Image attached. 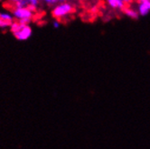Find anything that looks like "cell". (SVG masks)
<instances>
[{"label":"cell","mask_w":150,"mask_h":149,"mask_svg":"<svg viewBox=\"0 0 150 149\" xmlns=\"http://www.w3.org/2000/svg\"><path fill=\"white\" fill-rule=\"evenodd\" d=\"M75 11V6L71 2H60L52 8L51 15L53 19L63 21L70 17Z\"/></svg>","instance_id":"6da1fadb"},{"label":"cell","mask_w":150,"mask_h":149,"mask_svg":"<svg viewBox=\"0 0 150 149\" xmlns=\"http://www.w3.org/2000/svg\"><path fill=\"white\" fill-rule=\"evenodd\" d=\"M9 30L18 41H26L33 35V28L29 24H22L17 21H14L10 25Z\"/></svg>","instance_id":"7a4b0ae2"},{"label":"cell","mask_w":150,"mask_h":149,"mask_svg":"<svg viewBox=\"0 0 150 149\" xmlns=\"http://www.w3.org/2000/svg\"><path fill=\"white\" fill-rule=\"evenodd\" d=\"M14 20L22 24H30L35 17V11L28 6L13 7L11 11Z\"/></svg>","instance_id":"3957f363"},{"label":"cell","mask_w":150,"mask_h":149,"mask_svg":"<svg viewBox=\"0 0 150 149\" xmlns=\"http://www.w3.org/2000/svg\"><path fill=\"white\" fill-rule=\"evenodd\" d=\"M137 11L139 16H146L150 14V0H137Z\"/></svg>","instance_id":"277c9868"},{"label":"cell","mask_w":150,"mask_h":149,"mask_svg":"<svg viewBox=\"0 0 150 149\" xmlns=\"http://www.w3.org/2000/svg\"><path fill=\"white\" fill-rule=\"evenodd\" d=\"M106 3L111 9L116 11H123V9L126 7V5L121 0H106Z\"/></svg>","instance_id":"5b68a950"},{"label":"cell","mask_w":150,"mask_h":149,"mask_svg":"<svg viewBox=\"0 0 150 149\" xmlns=\"http://www.w3.org/2000/svg\"><path fill=\"white\" fill-rule=\"evenodd\" d=\"M122 12L124 13L125 16H127L128 18H130V19H134L135 20V19H137L138 16H139V15H138V13L137 11V9H134V8H132L130 6H126L123 9Z\"/></svg>","instance_id":"8992f818"},{"label":"cell","mask_w":150,"mask_h":149,"mask_svg":"<svg viewBox=\"0 0 150 149\" xmlns=\"http://www.w3.org/2000/svg\"><path fill=\"white\" fill-rule=\"evenodd\" d=\"M0 18H1L4 22L8 23V24H12L14 22V16L11 12L9 11H2L0 12Z\"/></svg>","instance_id":"52a82bcc"},{"label":"cell","mask_w":150,"mask_h":149,"mask_svg":"<svg viewBox=\"0 0 150 149\" xmlns=\"http://www.w3.org/2000/svg\"><path fill=\"white\" fill-rule=\"evenodd\" d=\"M25 1H26L27 6L29 8H31L32 10L35 11V12H36V10L39 8L40 4L42 3L41 0H25Z\"/></svg>","instance_id":"ba28073f"},{"label":"cell","mask_w":150,"mask_h":149,"mask_svg":"<svg viewBox=\"0 0 150 149\" xmlns=\"http://www.w3.org/2000/svg\"><path fill=\"white\" fill-rule=\"evenodd\" d=\"M8 3L12 6V7H24L27 6L25 0H7Z\"/></svg>","instance_id":"9c48e42d"},{"label":"cell","mask_w":150,"mask_h":149,"mask_svg":"<svg viewBox=\"0 0 150 149\" xmlns=\"http://www.w3.org/2000/svg\"><path fill=\"white\" fill-rule=\"evenodd\" d=\"M41 2L44 4L45 6H49V7H53L55 6L58 3H60L61 1L60 0H41Z\"/></svg>","instance_id":"30bf717a"},{"label":"cell","mask_w":150,"mask_h":149,"mask_svg":"<svg viewBox=\"0 0 150 149\" xmlns=\"http://www.w3.org/2000/svg\"><path fill=\"white\" fill-rule=\"evenodd\" d=\"M61 25H62V22L59 20H53V22L52 23V25L53 28H55V29H59L61 27Z\"/></svg>","instance_id":"8fae6325"},{"label":"cell","mask_w":150,"mask_h":149,"mask_svg":"<svg viewBox=\"0 0 150 149\" xmlns=\"http://www.w3.org/2000/svg\"><path fill=\"white\" fill-rule=\"evenodd\" d=\"M10 25L11 24H8V23H6L4 21L0 18V29H6V28H9Z\"/></svg>","instance_id":"7c38bea8"},{"label":"cell","mask_w":150,"mask_h":149,"mask_svg":"<svg viewBox=\"0 0 150 149\" xmlns=\"http://www.w3.org/2000/svg\"><path fill=\"white\" fill-rule=\"evenodd\" d=\"M125 5H129L133 2V0H121Z\"/></svg>","instance_id":"4fadbf2b"},{"label":"cell","mask_w":150,"mask_h":149,"mask_svg":"<svg viewBox=\"0 0 150 149\" xmlns=\"http://www.w3.org/2000/svg\"><path fill=\"white\" fill-rule=\"evenodd\" d=\"M61 2H71V1H73V0H60Z\"/></svg>","instance_id":"5bb4252c"},{"label":"cell","mask_w":150,"mask_h":149,"mask_svg":"<svg viewBox=\"0 0 150 149\" xmlns=\"http://www.w3.org/2000/svg\"><path fill=\"white\" fill-rule=\"evenodd\" d=\"M0 1H3V0H0Z\"/></svg>","instance_id":"9a60e30c"}]
</instances>
